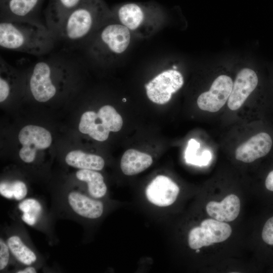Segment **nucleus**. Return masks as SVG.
I'll list each match as a JSON object with an SVG mask.
<instances>
[{
  "instance_id": "1",
  "label": "nucleus",
  "mask_w": 273,
  "mask_h": 273,
  "mask_svg": "<svg viewBox=\"0 0 273 273\" xmlns=\"http://www.w3.org/2000/svg\"><path fill=\"white\" fill-rule=\"evenodd\" d=\"M56 41L49 29L37 20L1 19V48L42 55L50 52Z\"/></svg>"
},
{
  "instance_id": "2",
  "label": "nucleus",
  "mask_w": 273,
  "mask_h": 273,
  "mask_svg": "<svg viewBox=\"0 0 273 273\" xmlns=\"http://www.w3.org/2000/svg\"><path fill=\"white\" fill-rule=\"evenodd\" d=\"M102 0H82L66 17L56 35L69 43H79L89 37L111 16Z\"/></svg>"
},
{
  "instance_id": "3",
  "label": "nucleus",
  "mask_w": 273,
  "mask_h": 273,
  "mask_svg": "<svg viewBox=\"0 0 273 273\" xmlns=\"http://www.w3.org/2000/svg\"><path fill=\"white\" fill-rule=\"evenodd\" d=\"M95 34L89 52L98 60L110 61L112 56L123 53L130 41L129 29L122 24H104Z\"/></svg>"
},
{
  "instance_id": "4",
  "label": "nucleus",
  "mask_w": 273,
  "mask_h": 273,
  "mask_svg": "<svg viewBox=\"0 0 273 273\" xmlns=\"http://www.w3.org/2000/svg\"><path fill=\"white\" fill-rule=\"evenodd\" d=\"M59 61V59L40 61L32 67L29 86L32 96L38 102H47L57 94L58 88L53 78Z\"/></svg>"
},
{
  "instance_id": "5",
  "label": "nucleus",
  "mask_w": 273,
  "mask_h": 273,
  "mask_svg": "<svg viewBox=\"0 0 273 273\" xmlns=\"http://www.w3.org/2000/svg\"><path fill=\"white\" fill-rule=\"evenodd\" d=\"M231 233L232 228L229 224L215 219H206L201 222L200 226L190 231L189 245L191 249L197 250L222 242L226 240Z\"/></svg>"
},
{
  "instance_id": "6",
  "label": "nucleus",
  "mask_w": 273,
  "mask_h": 273,
  "mask_svg": "<svg viewBox=\"0 0 273 273\" xmlns=\"http://www.w3.org/2000/svg\"><path fill=\"white\" fill-rule=\"evenodd\" d=\"M183 84L182 74L175 69H169L159 74L145 85L146 94L152 102L164 104Z\"/></svg>"
},
{
  "instance_id": "7",
  "label": "nucleus",
  "mask_w": 273,
  "mask_h": 273,
  "mask_svg": "<svg viewBox=\"0 0 273 273\" xmlns=\"http://www.w3.org/2000/svg\"><path fill=\"white\" fill-rule=\"evenodd\" d=\"M18 138L23 146L19 151V156L22 161L28 163L34 160L37 150L46 149L52 143V136L48 130L33 125L22 128Z\"/></svg>"
},
{
  "instance_id": "8",
  "label": "nucleus",
  "mask_w": 273,
  "mask_h": 273,
  "mask_svg": "<svg viewBox=\"0 0 273 273\" xmlns=\"http://www.w3.org/2000/svg\"><path fill=\"white\" fill-rule=\"evenodd\" d=\"M233 84V80L229 76L221 75L217 77L210 89L203 93L198 98L199 108L210 112L219 111L228 100Z\"/></svg>"
},
{
  "instance_id": "9",
  "label": "nucleus",
  "mask_w": 273,
  "mask_h": 273,
  "mask_svg": "<svg viewBox=\"0 0 273 273\" xmlns=\"http://www.w3.org/2000/svg\"><path fill=\"white\" fill-rule=\"evenodd\" d=\"M179 191V187L171 179L166 176L159 175L148 185L146 195L152 204L165 207L175 202Z\"/></svg>"
},
{
  "instance_id": "10",
  "label": "nucleus",
  "mask_w": 273,
  "mask_h": 273,
  "mask_svg": "<svg viewBox=\"0 0 273 273\" xmlns=\"http://www.w3.org/2000/svg\"><path fill=\"white\" fill-rule=\"evenodd\" d=\"M258 81L254 71L249 68L242 69L237 74L233 84L228 100L229 108L232 111L239 109L255 89Z\"/></svg>"
},
{
  "instance_id": "11",
  "label": "nucleus",
  "mask_w": 273,
  "mask_h": 273,
  "mask_svg": "<svg viewBox=\"0 0 273 273\" xmlns=\"http://www.w3.org/2000/svg\"><path fill=\"white\" fill-rule=\"evenodd\" d=\"M272 146L270 136L260 132L240 145L235 151L236 158L245 163H250L267 155Z\"/></svg>"
},
{
  "instance_id": "12",
  "label": "nucleus",
  "mask_w": 273,
  "mask_h": 273,
  "mask_svg": "<svg viewBox=\"0 0 273 273\" xmlns=\"http://www.w3.org/2000/svg\"><path fill=\"white\" fill-rule=\"evenodd\" d=\"M43 0H0L1 19L34 20Z\"/></svg>"
},
{
  "instance_id": "13",
  "label": "nucleus",
  "mask_w": 273,
  "mask_h": 273,
  "mask_svg": "<svg viewBox=\"0 0 273 273\" xmlns=\"http://www.w3.org/2000/svg\"><path fill=\"white\" fill-rule=\"evenodd\" d=\"M67 202L72 210L79 216L89 219L101 217L104 211L103 203L77 191L68 194Z\"/></svg>"
},
{
  "instance_id": "14",
  "label": "nucleus",
  "mask_w": 273,
  "mask_h": 273,
  "mask_svg": "<svg viewBox=\"0 0 273 273\" xmlns=\"http://www.w3.org/2000/svg\"><path fill=\"white\" fill-rule=\"evenodd\" d=\"M81 1L82 0L49 1L45 11L46 26L55 37L66 17Z\"/></svg>"
},
{
  "instance_id": "15",
  "label": "nucleus",
  "mask_w": 273,
  "mask_h": 273,
  "mask_svg": "<svg viewBox=\"0 0 273 273\" xmlns=\"http://www.w3.org/2000/svg\"><path fill=\"white\" fill-rule=\"evenodd\" d=\"M209 215L220 221H232L238 216L240 210V201L234 194L227 196L220 202L210 201L206 205Z\"/></svg>"
},
{
  "instance_id": "16",
  "label": "nucleus",
  "mask_w": 273,
  "mask_h": 273,
  "mask_svg": "<svg viewBox=\"0 0 273 273\" xmlns=\"http://www.w3.org/2000/svg\"><path fill=\"white\" fill-rule=\"evenodd\" d=\"M152 10L147 6L135 3H127L117 7L114 14L121 24L130 30H135L142 25Z\"/></svg>"
},
{
  "instance_id": "17",
  "label": "nucleus",
  "mask_w": 273,
  "mask_h": 273,
  "mask_svg": "<svg viewBox=\"0 0 273 273\" xmlns=\"http://www.w3.org/2000/svg\"><path fill=\"white\" fill-rule=\"evenodd\" d=\"M152 163L153 159L150 155L130 149L123 154L120 167L124 174L133 175L147 169Z\"/></svg>"
},
{
  "instance_id": "18",
  "label": "nucleus",
  "mask_w": 273,
  "mask_h": 273,
  "mask_svg": "<svg viewBox=\"0 0 273 273\" xmlns=\"http://www.w3.org/2000/svg\"><path fill=\"white\" fill-rule=\"evenodd\" d=\"M78 128L81 133L87 134L94 140L101 142L106 140L110 132L98 113L91 111L82 115Z\"/></svg>"
},
{
  "instance_id": "19",
  "label": "nucleus",
  "mask_w": 273,
  "mask_h": 273,
  "mask_svg": "<svg viewBox=\"0 0 273 273\" xmlns=\"http://www.w3.org/2000/svg\"><path fill=\"white\" fill-rule=\"evenodd\" d=\"M65 161L68 165L80 169L101 170L105 165L100 156L85 153L80 150H74L67 154Z\"/></svg>"
},
{
  "instance_id": "20",
  "label": "nucleus",
  "mask_w": 273,
  "mask_h": 273,
  "mask_svg": "<svg viewBox=\"0 0 273 273\" xmlns=\"http://www.w3.org/2000/svg\"><path fill=\"white\" fill-rule=\"evenodd\" d=\"M76 177L85 182L89 195L94 198H100L106 194L107 188L103 175L96 170L80 169L76 172Z\"/></svg>"
},
{
  "instance_id": "21",
  "label": "nucleus",
  "mask_w": 273,
  "mask_h": 273,
  "mask_svg": "<svg viewBox=\"0 0 273 273\" xmlns=\"http://www.w3.org/2000/svg\"><path fill=\"white\" fill-rule=\"evenodd\" d=\"M7 243L11 253L20 263L26 265H30L36 261L37 256L35 253L24 243L19 236H10Z\"/></svg>"
},
{
  "instance_id": "22",
  "label": "nucleus",
  "mask_w": 273,
  "mask_h": 273,
  "mask_svg": "<svg viewBox=\"0 0 273 273\" xmlns=\"http://www.w3.org/2000/svg\"><path fill=\"white\" fill-rule=\"evenodd\" d=\"M200 143L194 139H190L185 151V159L186 163L199 166L208 165L212 158L209 150H205L199 154Z\"/></svg>"
},
{
  "instance_id": "23",
  "label": "nucleus",
  "mask_w": 273,
  "mask_h": 273,
  "mask_svg": "<svg viewBox=\"0 0 273 273\" xmlns=\"http://www.w3.org/2000/svg\"><path fill=\"white\" fill-rule=\"evenodd\" d=\"M18 208L22 213V220L30 226L37 223L42 210L40 202L33 198L22 200L18 204Z\"/></svg>"
},
{
  "instance_id": "24",
  "label": "nucleus",
  "mask_w": 273,
  "mask_h": 273,
  "mask_svg": "<svg viewBox=\"0 0 273 273\" xmlns=\"http://www.w3.org/2000/svg\"><path fill=\"white\" fill-rule=\"evenodd\" d=\"M27 188L22 181L17 180L12 181H2L0 184V194L4 198L23 200L27 194Z\"/></svg>"
},
{
  "instance_id": "25",
  "label": "nucleus",
  "mask_w": 273,
  "mask_h": 273,
  "mask_svg": "<svg viewBox=\"0 0 273 273\" xmlns=\"http://www.w3.org/2000/svg\"><path fill=\"white\" fill-rule=\"evenodd\" d=\"M97 113L110 131L117 132L121 129L122 118L112 106L105 105L99 109Z\"/></svg>"
},
{
  "instance_id": "26",
  "label": "nucleus",
  "mask_w": 273,
  "mask_h": 273,
  "mask_svg": "<svg viewBox=\"0 0 273 273\" xmlns=\"http://www.w3.org/2000/svg\"><path fill=\"white\" fill-rule=\"evenodd\" d=\"M263 241L269 245H273V216L265 222L262 231Z\"/></svg>"
},
{
  "instance_id": "27",
  "label": "nucleus",
  "mask_w": 273,
  "mask_h": 273,
  "mask_svg": "<svg viewBox=\"0 0 273 273\" xmlns=\"http://www.w3.org/2000/svg\"><path fill=\"white\" fill-rule=\"evenodd\" d=\"M10 250L7 243L0 239V270H4L8 265L10 259Z\"/></svg>"
},
{
  "instance_id": "28",
  "label": "nucleus",
  "mask_w": 273,
  "mask_h": 273,
  "mask_svg": "<svg viewBox=\"0 0 273 273\" xmlns=\"http://www.w3.org/2000/svg\"><path fill=\"white\" fill-rule=\"evenodd\" d=\"M10 94V87L8 80L1 74L0 77V102L5 101Z\"/></svg>"
},
{
  "instance_id": "29",
  "label": "nucleus",
  "mask_w": 273,
  "mask_h": 273,
  "mask_svg": "<svg viewBox=\"0 0 273 273\" xmlns=\"http://www.w3.org/2000/svg\"><path fill=\"white\" fill-rule=\"evenodd\" d=\"M265 186L268 190L273 192V170L271 171L266 176Z\"/></svg>"
},
{
  "instance_id": "30",
  "label": "nucleus",
  "mask_w": 273,
  "mask_h": 273,
  "mask_svg": "<svg viewBox=\"0 0 273 273\" xmlns=\"http://www.w3.org/2000/svg\"><path fill=\"white\" fill-rule=\"evenodd\" d=\"M17 273H36L37 271L35 267L28 265L27 267H26L22 269L18 270L16 271Z\"/></svg>"
},
{
  "instance_id": "31",
  "label": "nucleus",
  "mask_w": 273,
  "mask_h": 273,
  "mask_svg": "<svg viewBox=\"0 0 273 273\" xmlns=\"http://www.w3.org/2000/svg\"><path fill=\"white\" fill-rule=\"evenodd\" d=\"M173 68L174 69H175L176 68H177V67H176L174 65V66H173Z\"/></svg>"
},
{
  "instance_id": "32",
  "label": "nucleus",
  "mask_w": 273,
  "mask_h": 273,
  "mask_svg": "<svg viewBox=\"0 0 273 273\" xmlns=\"http://www.w3.org/2000/svg\"><path fill=\"white\" fill-rule=\"evenodd\" d=\"M123 102H125V101H126L125 99H123Z\"/></svg>"
}]
</instances>
